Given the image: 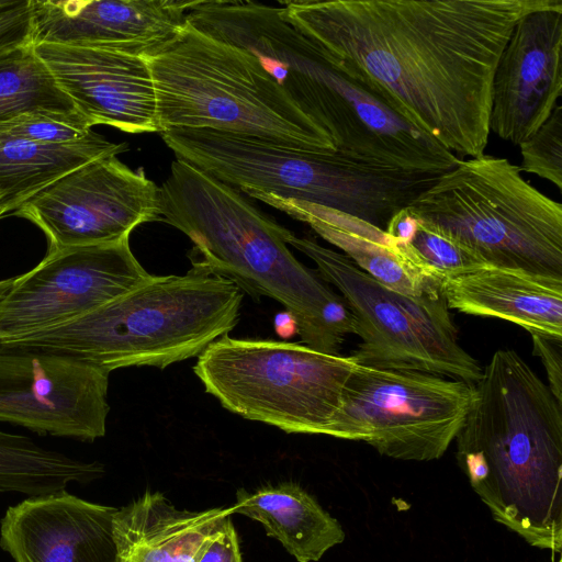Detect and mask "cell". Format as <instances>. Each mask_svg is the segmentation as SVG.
Segmentation results:
<instances>
[{"label":"cell","instance_id":"1","mask_svg":"<svg viewBox=\"0 0 562 562\" xmlns=\"http://www.w3.org/2000/svg\"><path fill=\"white\" fill-rule=\"evenodd\" d=\"M552 0H294L284 18L451 153L484 154L492 83L517 22Z\"/></svg>","mask_w":562,"mask_h":562},{"label":"cell","instance_id":"2","mask_svg":"<svg viewBox=\"0 0 562 562\" xmlns=\"http://www.w3.org/2000/svg\"><path fill=\"white\" fill-rule=\"evenodd\" d=\"M457 461L494 519L530 546L562 551V403L512 349L474 384Z\"/></svg>","mask_w":562,"mask_h":562},{"label":"cell","instance_id":"3","mask_svg":"<svg viewBox=\"0 0 562 562\" xmlns=\"http://www.w3.org/2000/svg\"><path fill=\"white\" fill-rule=\"evenodd\" d=\"M160 220L187 235L201 261L255 299L269 296L297 324L303 345L339 355L355 316L340 294L289 249L292 234L237 190L176 159L159 188Z\"/></svg>","mask_w":562,"mask_h":562},{"label":"cell","instance_id":"4","mask_svg":"<svg viewBox=\"0 0 562 562\" xmlns=\"http://www.w3.org/2000/svg\"><path fill=\"white\" fill-rule=\"evenodd\" d=\"M243 291L193 260L184 274L151 278L100 308L7 346L72 357L111 372L164 369L200 356L238 323Z\"/></svg>","mask_w":562,"mask_h":562},{"label":"cell","instance_id":"5","mask_svg":"<svg viewBox=\"0 0 562 562\" xmlns=\"http://www.w3.org/2000/svg\"><path fill=\"white\" fill-rule=\"evenodd\" d=\"M160 134L177 159L237 191L324 206L382 231L441 176L217 131L171 128Z\"/></svg>","mask_w":562,"mask_h":562},{"label":"cell","instance_id":"6","mask_svg":"<svg viewBox=\"0 0 562 562\" xmlns=\"http://www.w3.org/2000/svg\"><path fill=\"white\" fill-rule=\"evenodd\" d=\"M154 81L159 133L210 130L294 148L337 151L250 52L216 40L189 22L145 57Z\"/></svg>","mask_w":562,"mask_h":562},{"label":"cell","instance_id":"7","mask_svg":"<svg viewBox=\"0 0 562 562\" xmlns=\"http://www.w3.org/2000/svg\"><path fill=\"white\" fill-rule=\"evenodd\" d=\"M506 158L459 160L407 210L487 263L562 277V205Z\"/></svg>","mask_w":562,"mask_h":562},{"label":"cell","instance_id":"8","mask_svg":"<svg viewBox=\"0 0 562 562\" xmlns=\"http://www.w3.org/2000/svg\"><path fill=\"white\" fill-rule=\"evenodd\" d=\"M357 364L351 355L303 344L225 335L199 356L193 372L236 415L288 434L325 435Z\"/></svg>","mask_w":562,"mask_h":562},{"label":"cell","instance_id":"9","mask_svg":"<svg viewBox=\"0 0 562 562\" xmlns=\"http://www.w3.org/2000/svg\"><path fill=\"white\" fill-rule=\"evenodd\" d=\"M288 244L338 289L357 324L358 364L446 375L475 384L483 369L458 342L443 294L409 297L366 273L346 255L293 233Z\"/></svg>","mask_w":562,"mask_h":562},{"label":"cell","instance_id":"10","mask_svg":"<svg viewBox=\"0 0 562 562\" xmlns=\"http://www.w3.org/2000/svg\"><path fill=\"white\" fill-rule=\"evenodd\" d=\"M474 400V384L464 381L357 364L325 435L364 441L398 460H436L456 439Z\"/></svg>","mask_w":562,"mask_h":562},{"label":"cell","instance_id":"11","mask_svg":"<svg viewBox=\"0 0 562 562\" xmlns=\"http://www.w3.org/2000/svg\"><path fill=\"white\" fill-rule=\"evenodd\" d=\"M151 276L134 256L130 237L48 250L32 270L14 277L0 304V345L80 318Z\"/></svg>","mask_w":562,"mask_h":562},{"label":"cell","instance_id":"12","mask_svg":"<svg viewBox=\"0 0 562 562\" xmlns=\"http://www.w3.org/2000/svg\"><path fill=\"white\" fill-rule=\"evenodd\" d=\"M11 214L40 227L48 250L111 243L160 220L159 188L143 168L108 156L65 173Z\"/></svg>","mask_w":562,"mask_h":562},{"label":"cell","instance_id":"13","mask_svg":"<svg viewBox=\"0 0 562 562\" xmlns=\"http://www.w3.org/2000/svg\"><path fill=\"white\" fill-rule=\"evenodd\" d=\"M109 372L60 353L0 345V422L40 435H105Z\"/></svg>","mask_w":562,"mask_h":562},{"label":"cell","instance_id":"14","mask_svg":"<svg viewBox=\"0 0 562 562\" xmlns=\"http://www.w3.org/2000/svg\"><path fill=\"white\" fill-rule=\"evenodd\" d=\"M562 0L522 16L498 59L490 133L519 145L551 115L562 95Z\"/></svg>","mask_w":562,"mask_h":562},{"label":"cell","instance_id":"15","mask_svg":"<svg viewBox=\"0 0 562 562\" xmlns=\"http://www.w3.org/2000/svg\"><path fill=\"white\" fill-rule=\"evenodd\" d=\"M182 0H32L33 44L154 54L187 25L198 3Z\"/></svg>","mask_w":562,"mask_h":562},{"label":"cell","instance_id":"16","mask_svg":"<svg viewBox=\"0 0 562 562\" xmlns=\"http://www.w3.org/2000/svg\"><path fill=\"white\" fill-rule=\"evenodd\" d=\"M34 48L92 126L108 125L131 134L159 133L154 81L144 57L49 43Z\"/></svg>","mask_w":562,"mask_h":562},{"label":"cell","instance_id":"17","mask_svg":"<svg viewBox=\"0 0 562 562\" xmlns=\"http://www.w3.org/2000/svg\"><path fill=\"white\" fill-rule=\"evenodd\" d=\"M115 507L66 490L29 496L0 521V547L14 562H117Z\"/></svg>","mask_w":562,"mask_h":562},{"label":"cell","instance_id":"18","mask_svg":"<svg viewBox=\"0 0 562 562\" xmlns=\"http://www.w3.org/2000/svg\"><path fill=\"white\" fill-rule=\"evenodd\" d=\"M291 217L344 251L353 263L387 289L409 297L442 294V280L406 245L356 216L324 206L272 195L254 196Z\"/></svg>","mask_w":562,"mask_h":562},{"label":"cell","instance_id":"19","mask_svg":"<svg viewBox=\"0 0 562 562\" xmlns=\"http://www.w3.org/2000/svg\"><path fill=\"white\" fill-rule=\"evenodd\" d=\"M449 308L562 339V277L484 265L443 281Z\"/></svg>","mask_w":562,"mask_h":562},{"label":"cell","instance_id":"20","mask_svg":"<svg viewBox=\"0 0 562 562\" xmlns=\"http://www.w3.org/2000/svg\"><path fill=\"white\" fill-rule=\"evenodd\" d=\"M232 509H179L160 492H146L116 508L117 562H196L233 520Z\"/></svg>","mask_w":562,"mask_h":562},{"label":"cell","instance_id":"21","mask_svg":"<svg viewBox=\"0 0 562 562\" xmlns=\"http://www.w3.org/2000/svg\"><path fill=\"white\" fill-rule=\"evenodd\" d=\"M233 514L259 521L297 562H316L345 540L341 525L316 499L294 483L239 488Z\"/></svg>","mask_w":562,"mask_h":562},{"label":"cell","instance_id":"22","mask_svg":"<svg viewBox=\"0 0 562 562\" xmlns=\"http://www.w3.org/2000/svg\"><path fill=\"white\" fill-rule=\"evenodd\" d=\"M126 150V144L112 143L93 131L82 139L57 145L0 133V207L12 213L65 173Z\"/></svg>","mask_w":562,"mask_h":562},{"label":"cell","instance_id":"23","mask_svg":"<svg viewBox=\"0 0 562 562\" xmlns=\"http://www.w3.org/2000/svg\"><path fill=\"white\" fill-rule=\"evenodd\" d=\"M104 473L98 461H85L37 445L30 437L0 430V493L38 496L87 484Z\"/></svg>","mask_w":562,"mask_h":562},{"label":"cell","instance_id":"24","mask_svg":"<svg viewBox=\"0 0 562 562\" xmlns=\"http://www.w3.org/2000/svg\"><path fill=\"white\" fill-rule=\"evenodd\" d=\"M37 111L79 112L33 44L0 52V124Z\"/></svg>","mask_w":562,"mask_h":562},{"label":"cell","instance_id":"25","mask_svg":"<svg viewBox=\"0 0 562 562\" xmlns=\"http://www.w3.org/2000/svg\"><path fill=\"white\" fill-rule=\"evenodd\" d=\"M442 282L487 262L442 231L417 220L416 229L405 244ZM404 246V245H403ZM443 284V283H442Z\"/></svg>","mask_w":562,"mask_h":562},{"label":"cell","instance_id":"26","mask_svg":"<svg viewBox=\"0 0 562 562\" xmlns=\"http://www.w3.org/2000/svg\"><path fill=\"white\" fill-rule=\"evenodd\" d=\"M91 131V123L80 112H30L0 124L2 134L48 145L72 143Z\"/></svg>","mask_w":562,"mask_h":562},{"label":"cell","instance_id":"27","mask_svg":"<svg viewBox=\"0 0 562 562\" xmlns=\"http://www.w3.org/2000/svg\"><path fill=\"white\" fill-rule=\"evenodd\" d=\"M520 172L533 173L562 190V108L557 105L549 119L519 144Z\"/></svg>","mask_w":562,"mask_h":562},{"label":"cell","instance_id":"28","mask_svg":"<svg viewBox=\"0 0 562 562\" xmlns=\"http://www.w3.org/2000/svg\"><path fill=\"white\" fill-rule=\"evenodd\" d=\"M33 44L32 0H0V52Z\"/></svg>","mask_w":562,"mask_h":562},{"label":"cell","instance_id":"29","mask_svg":"<svg viewBox=\"0 0 562 562\" xmlns=\"http://www.w3.org/2000/svg\"><path fill=\"white\" fill-rule=\"evenodd\" d=\"M533 353L544 366L549 389L562 403V339L532 333Z\"/></svg>","mask_w":562,"mask_h":562},{"label":"cell","instance_id":"30","mask_svg":"<svg viewBox=\"0 0 562 562\" xmlns=\"http://www.w3.org/2000/svg\"><path fill=\"white\" fill-rule=\"evenodd\" d=\"M196 562H243L233 521L206 546Z\"/></svg>","mask_w":562,"mask_h":562},{"label":"cell","instance_id":"31","mask_svg":"<svg viewBox=\"0 0 562 562\" xmlns=\"http://www.w3.org/2000/svg\"><path fill=\"white\" fill-rule=\"evenodd\" d=\"M274 329L278 336L288 339L297 334V324L294 317L285 311L276 315Z\"/></svg>","mask_w":562,"mask_h":562},{"label":"cell","instance_id":"32","mask_svg":"<svg viewBox=\"0 0 562 562\" xmlns=\"http://www.w3.org/2000/svg\"><path fill=\"white\" fill-rule=\"evenodd\" d=\"M13 280H14V277L13 278H8V279H4V280H0V304L2 303L4 297L7 296L8 292L10 291V289L12 286V283H13Z\"/></svg>","mask_w":562,"mask_h":562},{"label":"cell","instance_id":"33","mask_svg":"<svg viewBox=\"0 0 562 562\" xmlns=\"http://www.w3.org/2000/svg\"><path fill=\"white\" fill-rule=\"evenodd\" d=\"M5 211L3 209L0 207V217H2L3 215H5Z\"/></svg>","mask_w":562,"mask_h":562},{"label":"cell","instance_id":"34","mask_svg":"<svg viewBox=\"0 0 562 562\" xmlns=\"http://www.w3.org/2000/svg\"><path fill=\"white\" fill-rule=\"evenodd\" d=\"M558 562H562V560L560 559Z\"/></svg>","mask_w":562,"mask_h":562}]
</instances>
